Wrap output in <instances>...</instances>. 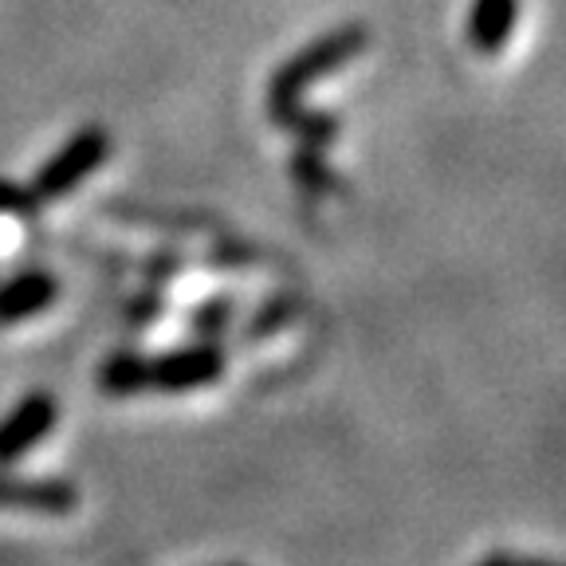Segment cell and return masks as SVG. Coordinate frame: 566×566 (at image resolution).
<instances>
[{
  "instance_id": "obj_12",
  "label": "cell",
  "mask_w": 566,
  "mask_h": 566,
  "mask_svg": "<svg viewBox=\"0 0 566 566\" xmlns=\"http://www.w3.org/2000/svg\"><path fill=\"white\" fill-rule=\"evenodd\" d=\"M283 318H287V307H283V303H275V307L264 311V318H260V323H252V327H248V338H252V335H268L272 327H280Z\"/></svg>"
},
{
  "instance_id": "obj_2",
  "label": "cell",
  "mask_w": 566,
  "mask_h": 566,
  "mask_svg": "<svg viewBox=\"0 0 566 566\" xmlns=\"http://www.w3.org/2000/svg\"><path fill=\"white\" fill-rule=\"evenodd\" d=\"M106 154H111V134H106L103 126H83V130H75L44 166L35 169L32 186L24 189L28 205L35 209V205L60 201V197L75 193L95 169H103Z\"/></svg>"
},
{
  "instance_id": "obj_7",
  "label": "cell",
  "mask_w": 566,
  "mask_h": 566,
  "mask_svg": "<svg viewBox=\"0 0 566 566\" xmlns=\"http://www.w3.org/2000/svg\"><path fill=\"white\" fill-rule=\"evenodd\" d=\"M515 20H520V0H472L469 44L480 55H500L512 40Z\"/></svg>"
},
{
  "instance_id": "obj_1",
  "label": "cell",
  "mask_w": 566,
  "mask_h": 566,
  "mask_svg": "<svg viewBox=\"0 0 566 566\" xmlns=\"http://www.w3.org/2000/svg\"><path fill=\"white\" fill-rule=\"evenodd\" d=\"M366 44H370V32L363 24H343L323 35V40H315V44H307L303 52H295L268 83V111H272L275 123L287 126V130H300L311 146H327L335 138V118L300 111V98L311 83H318L323 75L350 63Z\"/></svg>"
},
{
  "instance_id": "obj_6",
  "label": "cell",
  "mask_w": 566,
  "mask_h": 566,
  "mask_svg": "<svg viewBox=\"0 0 566 566\" xmlns=\"http://www.w3.org/2000/svg\"><path fill=\"white\" fill-rule=\"evenodd\" d=\"M60 300V280L52 272H20L0 283V327L24 323Z\"/></svg>"
},
{
  "instance_id": "obj_5",
  "label": "cell",
  "mask_w": 566,
  "mask_h": 566,
  "mask_svg": "<svg viewBox=\"0 0 566 566\" xmlns=\"http://www.w3.org/2000/svg\"><path fill=\"white\" fill-rule=\"evenodd\" d=\"M80 507V492L67 480H32L0 472V512H24V515H71Z\"/></svg>"
},
{
  "instance_id": "obj_3",
  "label": "cell",
  "mask_w": 566,
  "mask_h": 566,
  "mask_svg": "<svg viewBox=\"0 0 566 566\" xmlns=\"http://www.w3.org/2000/svg\"><path fill=\"white\" fill-rule=\"evenodd\" d=\"M224 350L212 343H193V346H177L158 358H150V389L158 394H193L212 381L224 378Z\"/></svg>"
},
{
  "instance_id": "obj_10",
  "label": "cell",
  "mask_w": 566,
  "mask_h": 566,
  "mask_svg": "<svg viewBox=\"0 0 566 566\" xmlns=\"http://www.w3.org/2000/svg\"><path fill=\"white\" fill-rule=\"evenodd\" d=\"M20 209H32V205H28V193L17 186V181H0V212H20Z\"/></svg>"
},
{
  "instance_id": "obj_4",
  "label": "cell",
  "mask_w": 566,
  "mask_h": 566,
  "mask_svg": "<svg viewBox=\"0 0 566 566\" xmlns=\"http://www.w3.org/2000/svg\"><path fill=\"white\" fill-rule=\"evenodd\" d=\"M60 421V401L48 389H32L9 413L0 417V464H17L24 452H32Z\"/></svg>"
},
{
  "instance_id": "obj_11",
  "label": "cell",
  "mask_w": 566,
  "mask_h": 566,
  "mask_svg": "<svg viewBox=\"0 0 566 566\" xmlns=\"http://www.w3.org/2000/svg\"><path fill=\"white\" fill-rule=\"evenodd\" d=\"M476 566H558L551 558H523V555H488Z\"/></svg>"
},
{
  "instance_id": "obj_9",
  "label": "cell",
  "mask_w": 566,
  "mask_h": 566,
  "mask_svg": "<svg viewBox=\"0 0 566 566\" xmlns=\"http://www.w3.org/2000/svg\"><path fill=\"white\" fill-rule=\"evenodd\" d=\"M229 315H232V303L229 300H212V303H205V307L193 315V327L201 331V335H217L221 327H229Z\"/></svg>"
},
{
  "instance_id": "obj_8",
  "label": "cell",
  "mask_w": 566,
  "mask_h": 566,
  "mask_svg": "<svg viewBox=\"0 0 566 566\" xmlns=\"http://www.w3.org/2000/svg\"><path fill=\"white\" fill-rule=\"evenodd\" d=\"M95 386L106 398H134L142 389H150V358L138 350H115L98 363Z\"/></svg>"
}]
</instances>
